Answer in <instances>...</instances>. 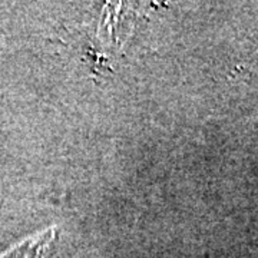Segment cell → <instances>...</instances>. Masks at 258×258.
<instances>
[{"mask_svg":"<svg viewBox=\"0 0 258 258\" xmlns=\"http://www.w3.org/2000/svg\"><path fill=\"white\" fill-rule=\"evenodd\" d=\"M52 234L50 231H46L43 234H40L35 240H26L22 244H19L16 247H13L9 251H6L5 254H2L0 258H39V252L43 247H46L47 242L52 240Z\"/></svg>","mask_w":258,"mask_h":258,"instance_id":"1","label":"cell"}]
</instances>
